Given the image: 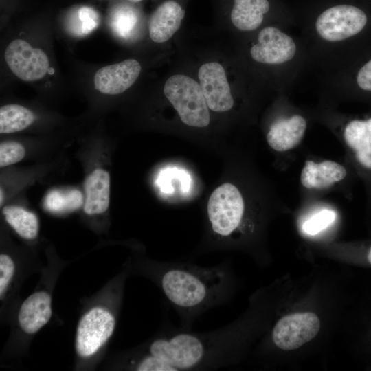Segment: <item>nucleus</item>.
<instances>
[{
	"label": "nucleus",
	"mask_w": 371,
	"mask_h": 371,
	"mask_svg": "<svg viewBox=\"0 0 371 371\" xmlns=\"http://www.w3.org/2000/svg\"><path fill=\"white\" fill-rule=\"evenodd\" d=\"M155 280L175 311L181 328L192 330L207 311L223 305L232 295L234 280L228 263L202 267L193 262H156Z\"/></svg>",
	"instance_id": "nucleus-1"
},
{
	"label": "nucleus",
	"mask_w": 371,
	"mask_h": 371,
	"mask_svg": "<svg viewBox=\"0 0 371 371\" xmlns=\"http://www.w3.org/2000/svg\"><path fill=\"white\" fill-rule=\"evenodd\" d=\"M241 334L238 324L194 333L168 324L148 346V353L166 363L170 371L214 370L232 363Z\"/></svg>",
	"instance_id": "nucleus-2"
},
{
	"label": "nucleus",
	"mask_w": 371,
	"mask_h": 371,
	"mask_svg": "<svg viewBox=\"0 0 371 371\" xmlns=\"http://www.w3.org/2000/svg\"><path fill=\"white\" fill-rule=\"evenodd\" d=\"M367 22L368 16L361 8L339 3L326 7L315 16L313 31L319 41L339 45L360 33Z\"/></svg>",
	"instance_id": "nucleus-3"
},
{
	"label": "nucleus",
	"mask_w": 371,
	"mask_h": 371,
	"mask_svg": "<svg viewBox=\"0 0 371 371\" xmlns=\"http://www.w3.org/2000/svg\"><path fill=\"white\" fill-rule=\"evenodd\" d=\"M164 93L185 124L203 128L210 124L209 108L200 85L193 78L183 74L170 76Z\"/></svg>",
	"instance_id": "nucleus-4"
},
{
	"label": "nucleus",
	"mask_w": 371,
	"mask_h": 371,
	"mask_svg": "<svg viewBox=\"0 0 371 371\" xmlns=\"http://www.w3.org/2000/svg\"><path fill=\"white\" fill-rule=\"evenodd\" d=\"M244 210L243 196L234 185L225 183L216 188L207 205L212 232L223 240L229 238L241 224Z\"/></svg>",
	"instance_id": "nucleus-5"
},
{
	"label": "nucleus",
	"mask_w": 371,
	"mask_h": 371,
	"mask_svg": "<svg viewBox=\"0 0 371 371\" xmlns=\"http://www.w3.org/2000/svg\"><path fill=\"white\" fill-rule=\"evenodd\" d=\"M250 55L257 63L285 67L296 60L299 47L291 34L270 25L258 32L257 42L250 49Z\"/></svg>",
	"instance_id": "nucleus-6"
},
{
	"label": "nucleus",
	"mask_w": 371,
	"mask_h": 371,
	"mask_svg": "<svg viewBox=\"0 0 371 371\" xmlns=\"http://www.w3.org/2000/svg\"><path fill=\"white\" fill-rule=\"evenodd\" d=\"M115 319L106 310L96 307L85 314L78 323L76 349L82 357L95 354L113 333Z\"/></svg>",
	"instance_id": "nucleus-7"
},
{
	"label": "nucleus",
	"mask_w": 371,
	"mask_h": 371,
	"mask_svg": "<svg viewBox=\"0 0 371 371\" xmlns=\"http://www.w3.org/2000/svg\"><path fill=\"white\" fill-rule=\"evenodd\" d=\"M320 322L313 313H297L282 317L274 326L271 337L274 344L283 350L300 348L318 333Z\"/></svg>",
	"instance_id": "nucleus-8"
},
{
	"label": "nucleus",
	"mask_w": 371,
	"mask_h": 371,
	"mask_svg": "<svg viewBox=\"0 0 371 371\" xmlns=\"http://www.w3.org/2000/svg\"><path fill=\"white\" fill-rule=\"evenodd\" d=\"M4 57L12 73L24 81L42 78L49 67L46 54L39 48L32 47L23 39L10 42L5 50Z\"/></svg>",
	"instance_id": "nucleus-9"
},
{
	"label": "nucleus",
	"mask_w": 371,
	"mask_h": 371,
	"mask_svg": "<svg viewBox=\"0 0 371 371\" xmlns=\"http://www.w3.org/2000/svg\"><path fill=\"white\" fill-rule=\"evenodd\" d=\"M199 85L210 109L215 112H225L234 106L226 74L218 63L203 64L198 73Z\"/></svg>",
	"instance_id": "nucleus-10"
},
{
	"label": "nucleus",
	"mask_w": 371,
	"mask_h": 371,
	"mask_svg": "<svg viewBox=\"0 0 371 371\" xmlns=\"http://www.w3.org/2000/svg\"><path fill=\"white\" fill-rule=\"evenodd\" d=\"M141 72V65L135 59L100 68L95 74V89L106 95H117L124 92L136 81Z\"/></svg>",
	"instance_id": "nucleus-11"
},
{
	"label": "nucleus",
	"mask_w": 371,
	"mask_h": 371,
	"mask_svg": "<svg viewBox=\"0 0 371 371\" xmlns=\"http://www.w3.org/2000/svg\"><path fill=\"white\" fill-rule=\"evenodd\" d=\"M343 136L357 166L371 177V117L348 122Z\"/></svg>",
	"instance_id": "nucleus-12"
},
{
	"label": "nucleus",
	"mask_w": 371,
	"mask_h": 371,
	"mask_svg": "<svg viewBox=\"0 0 371 371\" xmlns=\"http://www.w3.org/2000/svg\"><path fill=\"white\" fill-rule=\"evenodd\" d=\"M306 127V120L301 115L280 118L271 125L267 134V143L276 151L289 150L301 142Z\"/></svg>",
	"instance_id": "nucleus-13"
},
{
	"label": "nucleus",
	"mask_w": 371,
	"mask_h": 371,
	"mask_svg": "<svg viewBox=\"0 0 371 371\" xmlns=\"http://www.w3.org/2000/svg\"><path fill=\"white\" fill-rule=\"evenodd\" d=\"M185 11L175 1H167L159 5L149 21V36L155 43L169 40L179 30Z\"/></svg>",
	"instance_id": "nucleus-14"
},
{
	"label": "nucleus",
	"mask_w": 371,
	"mask_h": 371,
	"mask_svg": "<svg viewBox=\"0 0 371 371\" xmlns=\"http://www.w3.org/2000/svg\"><path fill=\"white\" fill-rule=\"evenodd\" d=\"M52 316L51 297L44 291L30 295L21 304L18 320L20 327L27 334L40 330Z\"/></svg>",
	"instance_id": "nucleus-15"
},
{
	"label": "nucleus",
	"mask_w": 371,
	"mask_h": 371,
	"mask_svg": "<svg viewBox=\"0 0 371 371\" xmlns=\"http://www.w3.org/2000/svg\"><path fill=\"white\" fill-rule=\"evenodd\" d=\"M346 176V168L336 161L325 160L316 163L307 160L301 172L300 181L306 188L323 189L343 180Z\"/></svg>",
	"instance_id": "nucleus-16"
},
{
	"label": "nucleus",
	"mask_w": 371,
	"mask_h": 371,
	"mask_svg": "<svg viewBox=\"0 0 371 371\" xmlns=\"http://www.w3.org/2000/svg\"><path fill=\"white\" fill-rule=\"evenodd\" d=\"M110 175L102 168L93 170L85 183L86 192L84 211L87 214H100L105 212L110 201Z\"/></svg>",
	"instance_id": "nucleus-17"
},
{
	"label": "nucleus",
	"mask_w": 371,
	"mask_h": 371,
	"mask_svg": "<svg viewBox=\"0 0 371 371\" xmlns=\"http://www.w3.org/2000/svg\"><path fill=\"white\" fill-rule=\"evenodd\" d=\"M269 10L268 0H234L230 18L238 30L253 31L261 25Z\"/></svg>",
	"instance_id": "nucleus-18"
},
{
	"label": "nucleus",
	"mask_w": 371,
	"mask_h": 371,
	"mask_svg": "<svg viewBox=\"0 0 371 371\" xmlns=\"http://www.w3.org/2000/svg\"><path fill=\"white\" fill-rule=\"evenodd\" d=\"M3 214L7 223L22 238L34 239L38 232V221L36 216L17 205H8L3 209Z\"/></svg>",
	"instance_id": "nucleus-19"
},
{
	"label": "nucleus",
	"mask_w": 371,
	"mask_h": 371,
	"mask_svg": "<svg viewBox=\"0 0 371 371\" xmlns=\"http://www.w3.org/2000/svg\"><path fill=\"white\" fill-rule=\"evenodd\" d=\"M35 120L33 112L19 104H6L0 108V133H12L29 127Z\"/></svg>",
	"instance_id": "nucleus-20"
},
{
	"label": "nucleus",
	"mask_w": 371,
	"mask_h": 371,
	"mask_svg": "<svg viewBox=\"0 0 371 371\" xmlns=\"http://www.w3.org/2000/svg\"><path fill=\"white\" fill-rule=\"evenodd\" d=\"M335 218V212L323 210L307 219L302 225V230L308 235H315L328 227Z\"/></svg>",
	"instance_id": "nucleus-21"
},
{
	"label": "nucleus",
	"mask_w": 371,
	"mask_h": 371,
	"mask_svg": "<svg viewBox=\"0 0 371 371\" xmlns=\"http://www.w3.org/2000/svg\"><path fill=\"white\" fill-rule=\"evenodd\" d=\"M25 155L24 146L15 141H5L0 144V166L6 167L23 159Z\"/></svg>",
	"instance_id": "nucleus-22"
},
{
	"label": "nucleus",
	"mask_w": 371,
	"mask_h": 371,
	"mask_svg": "<svg viewBox=\"0 0 371 371\" xmlns=\"http://www.w3.org/2000/svg\"><path fill=\"white\" fill-rule=\"evenodd\" d=\"M78 17L80 25L77 34H87L94 30L98 22V16L94 10L89 7H82L78 11Z\"/></svg>",
	"instance_id": "nucleus-23"
},
{
	"label": "nucleus",
	"mask_w": 371,
	"mask_h": 371,
	"mask_svg": "<svg viewBox=\"0 0 371 371\" xmlns=\"http://www.w3.org/2000/svg\"><path fill=\"white\" fill-rule=\"evenodd\" d=\"M14 273V264L6 254L0 255V296L2 297Z\"/></svg>",
	"instance_id": "nucleus-24"
},
{
	"label": "nucleus",
	"mask_w": 371,
	"mask_h": 371,
	"mask_svg": "<svg viewBox=\"0 0 371 371\" xmlns=\"http://www.w3.org/2000/svg\"><path fill=\"white\" fill-rule=\"evenodd\" d=\"M136 21L135 15L131 12H117L113 22L115 32L121 36H126L132 30Z\"/></svg>",
	"instance_id": "nucleus-25"
},
{
	"label": "nucleus",
	"mask_w": 371,
	"mask_h": 371,
	"mask_svg": "<svg viewBox=\"0 0 371 371\" xmlns=\"http://www.w3.org/2000/svg\"><path fill=\"white\" fill-rule=\"evenodd\" d=\"M135 368L138 371H170L166 363L148 353L140 358Z\"/></svg>",
	"instance_id": "nucleus-26"
},
{
	"label": "nucleus",
	"mask_w": 371,
	"mask_h": 371,
	"mask_svg": "<svg viewBox=\"0 0 371 371\" xmlns=\"http://www.w3.org/2000/svg\"><path fill=\"white\" fill-rule=\"evenodd\" d=\"M356 82L361 89L371 91V59L358 71Z\"/></svg>",
	"instance_id": "nucleus-27"
},
{
	"label": "nucleus",
	"mask_w": 371,
	"mask_h": 371,
	"mask_svg": "<svg viewBox=\"0 0 371 371\" xmlns=\"http://www.w3.org/2000/svg\"><path fill=\"white\" fill-rule=\"evenodd\" d=\"M367 258H368V262H369L370 264L371 265V246H370V247L369 249H368V255H367Z\"/></svg>",
	"instance_id": "nucleus-28"
},
{
	"label": "nucleus",
	"mask_w": 371,
	"mask_h": 371,
	"mask_svg": "<svg viewBox=\"0 0 371 371\" xmlns=\"http://www.w3.org/2000/svg\"><path fill=\"white\" fill-rule=\"evenodd\" d=\"M0 193H1V196H0L1 200H0V203H1V205H2V203H3V190H2L1 188V192H0Z\"/></svg>",
	"instance_id": "nucleus-29"
},
{
	"label": "nucleus",
	"mask_w": 371,
	"mask_h": 371,
	"mask_svg": "<svg viewBox=\"0 0 371 371\" xmlns=\"http://www.w3.org/2000/svg\"><path fill=\"white\" fill-rule=\"evenodd\" d=\"M127 1H129L131 2H139V1H142V0H127Z\"/></svg>",
	"instance_id": "nucleus-30"
}]
</instances>
